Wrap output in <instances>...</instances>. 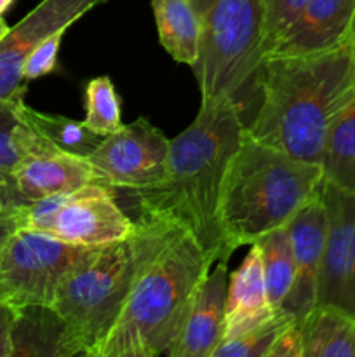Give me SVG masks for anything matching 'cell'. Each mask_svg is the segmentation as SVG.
I'll return each instance as SVG.
<instances>
[{"label": "cell", "instance_id": "obj_25", "mask_svg": "<svg viewBox=\"0 0 355 357\" xmlns=\"http://www.w3.org/2000/svg\"><path fill=\"white\" fill-rule=\"evenodd\" d=\"M84 124L100 136L110 135L122 126L120 101L108 75L96 77L87 84Z\"/></svg>", "mask_w": 355, "mask_h": 357}, {"label": "cell", "instance_id": "obj_26", "mask_svg": "<svg viewBox=\"0 0 355 357\" xmlns=\"http://www.w3.org/2000/svg\"><path fill=\"white\" fill-rule=\"evenodd\" d=\"M308 0H263V54L268 56L281 44L285 31ZM265 59V58H263Z\"/></svg>", "mask_w": 355, "mask_h": 357}, {"label": "cell", "instance_id": "obj_15", "mask_svg": "<svg viewBox=\"0 0 355 357\" xmlns=\"http://www.w3.org/2000/svg\"><path fill=\"white\" fill-rule=\"evenodd\" d=\"M13 174L17 190L28 202L96 183V176L87 157L59 150L31 153L21 160Z\"/></svg>", "mask_w": 355, "mask_h": 357}, {"label": "cell", "instance_id": "obj_13", "mask_svg": "<svg viewBox=\"0 0 355 357\" xmlns=\"http://www.w3.org/2000/svg\"><path fill=\"white\" fill-rule=\"evenodd\" d=\"M326 206L322 192L296 213L287 232L292 244L294 281L281 309L301 323L317 307V278L326 239Z\"/></svg>", "mask_w": 355, "mask_h": 357}, {"label": "cell", "instance_id": "obj_21", "mask_svg": "<svg viewBox=\"0 0 355 357\" xmlns=\"http://www.w3.org/2000/svg\"><path fill=\"white\" fill-rule=\"evenodd\" d=\"M320 166L326 183L355 194V101L331 128Z\"/></svg>", "mask_w": 355, "mask_h": 357}, {"label": "cell", "instance_id": "obj_1", "mask_svg": "<svg viewBox=\"0 0 355 357\" xmlns=\"http://www.w3.org/2000/svg\"><path fill=\"white\" fill-rule=\"evenodd\" d=\"M134 257L124 309L93 357L164 356L195 289L214 264L191 234L139 215L129 236Z\"/></svg>", "mask_w": 355, "mask_h": 357}, {"label": "cell", "instance_id": "obj_3", "mask_svg": "<svg viewBox=\"0 0 355 357\" xmlns=\"http://www.w3.org/2000/svg\"><path fill=\"white\" fill-rule=\"evenodd\" d=\"M355 101V56L347 45L263 59L251 138L305 162L320 164L331 128Z\"/></svg>", "mask_w": 355, "mask_h": 357}, {"label": "cell", "instance_id": "obj_18", "mask_svg": "<svg viewBox=\"0 0 355 357\" xmlns=\"http://www.w3.org/2000/svg\"><path fill=\"white\" fill-rule=\"evenodd\" d=\"M299 328L303 357H355V317L350 314L317 305Z\"/></svg>", "mask_w": 355, "mask_h": 357}, {"label": "cell", "instance_id": "obj_8", "mask_svg": "<svg viewBox=\"0 0 355 357\" xmlns=\"http://www.w3.org/2000/svg\"><path fill=\"white\" fill-rule=\"evenodd\" d=\"M19 227L75 246L100 248L127 239L134 222L118 208L113 188L89 183L31 202Z\"/></svg>", "mask_w": 355, "mask_h": 357}, {"label": "cell", "instance_id": "obj_11", "mask_svg": "<svg viewBox=\"0 0 355 357\" xmlns=\"http://www.w3.org/2000/svg\"><path fill=\"white\" fill-rule=\"evenodd\" d=\"M106 0H42L0 40V101L24 98L23 68L35 47L58 30H68Z\"/></svg>", "mask_w": 355, "mask_h": 357}, {"label": "cell", "instance_id": "obj_20", "mask_svg": "<svg viewBox=\"0 0 355 357\" xmlns=\"http://www.w3.org/2000/svg\"><path fill=\"white\" fill-rule=\"evenodd\" d=\"M17 112L21 119L44 139L45 143L59 152L73 153V155L89 157L100 145L103 136L90 131L84 121H73V119L63 117L56 114H44V112L33 110L21 100L17 103Z\"/></svg>", "mask_w": 355, "mask_h": 357}, {"label": "cell", "instance_id": "obj_32", "mask_svg": "<svg viewBox=\"0 0 355 357\" xmlns=\"http://www.w3.org/2000/svg\"><path fill=\"white\" fill-rule=\"evenodd\" d=\"M345 45H347V47L352 51V54L355 56V13H354V17H352V23H350V28H348L347 37H345Z\"/></svg>", "mask_w": 355, "mask_h": 357}, {"label": "cell", "instance_id": "obj_22", "mask_svg": "<svg viewBox=\"0 0 355 357\" xmlns=\"http://www.w3.org/2000/svg\"><path fill=\"white\" fill-rule=\"evenodd\" d=\"M263 264L265 282L271 307L278 310L294 281V260L287 227L265 234L256 241Z\"/></svg>", "mask_w": 355, "mask_h": 357}, {"label": "cell", "instance_id": "obj_9", "mask_svg": "<svg viewBox=\"0 0 355 357\" xmlns=\"http://www.w3.org/2000/svg\"><path fill=\"white\" fill-rule=\"evenodd\" d=\"M169 143L171 139L148 119L139 117L103 136L87 159L96 183L132 194L162 178Z\"/></svg>", "mask_w": 355, "mask_h": 357}, {"label": "cell", "instance_id": "obj_6", "mask_svg": "<svg viewBox=\"0 0 355 357\" xmlns=\"http://www.w3.org/2000/svg\"><path fill=\"white\" fill-rule=\"evenodd\" d=\"M132 272L134 257L127 237L96 248L61 281L52 307L66 323L82 356L93 357L115 326L131 288Z\"/></svg>", "mask_w": 355, "mask_h": 357}, {"label": "cell", "instance_id": "obj_12", "mask_svg": "<svg viewBox=\"0 0 355 357\" xmlns=\"http://www.w3.org/2000/svg\"><path fill=\"white\" fill-rule=\"evenodd\" d=\"M228 260L219 258L191 296L181 326L164 356L212 357L225 337Z\"/></svg>", "mask_w": 355, "mask_h": 357}, {"label": "cell", "instance_id": "obj_10", "mask_svg": "<svg viewBox=\"0 0 355 357\" xmlns=\"http://www.w3.org/2000/svg\"><path fill=\"white\" fill-rule=\"evenodd\" d=\"M326 239L317 278V305L355 317V194L322 183Z\"/></svg>", "mask_w": 355, "mask_h": 357}, {"label": "cell", "instance_id": "obj_29", "mask_svg": "<svg viewBox=\"0 0 355 357\" xmlns=\"http://www.w3.org/2000/svg\"><path fill=\"white\" fill-rule=\"evenodd\" d=\"M268 357H303V337L298 321L281 331L268 352Z\"/></svg>", "mask_w": 355, "mask_h": 357}, {"label": "cell", "instance_id": "obj_23", "mask_svg": "<svg viewBox=\"0 0 355 357\" xmlns=\"http://www.w3.org/2000/svg\"><path fill=\"white\" fill-rule=\"evenodd\" d=\"M21 100L24 98L0 101V171L9 173H13L21 160L31 153L56 150L21 119L17 112V103Z\"/></svg>", "mask_w": 355, "mask_h": 357}, {"label": "cell", "instance_id": "obj_34", "mask_svg": "<svg viewBox=\"0 0 355 357\" xmlns=\"http://www.w3.org/2000/svg\"><path fill=\"white\" fill-rule=\"evenodd\" d=\"M7 31H9V26H7V23H6V21H3L2 17H0V40H2V38H3V35H6Z\"/></svg>", "mask_w": 355, "mask_h": 357}, {"label": "cell", "instance_id": "obj_4", "mask_svg": "<svg viewBox=\"0 0 355 357\" xmlns=\"http://www.w3.org/2000/svg\"><path fill=\"white\" fill-rule=\"evenodd\" d=\"M322 166L294 159L244 132L223 185L219 223L226 257L284 229L322 192Z\"/></svg>", "mask_w": 355, "mask_h": 357}, {"label": "cell", "instance_id": "obj_16", "mask_svg": "<svg viewBox=\"0 0 355 357\" xmlns=\"http://www.w3.org/2000/svg\"><path fill=\"white\" fill-rule=\"evenodd\" d=\"M275 314L277 310L268 300L260 248L253 243L242 264L228 274L223 340L267 323Z\"/></svg>", "mask_w": 355, "mask_h": 357}, {"label": "cell", "instance_id": "obj_33", "mask_svg": "<svg viewBox=\"0 0 355 357\" xmlns=\"http://www.w3.org/2000/svg\"><path fill=\"white\" fill-rule=\"evenodd\" d=\"M13 3H14V0H0V17H2V14L6 13V10L13 6Z\"/></svg>", "mask_w": 355, "mask_h": 357}, {"label": "cell", "instance_id": "obj_27", "mask_svg": "<svg viewBox=\"0 0 355 357\" xmlns=\"http://www.w3.org/2000/svg\"><path fill=\"white\" fill-rule=\"evenodd\" d=\"M66 33V30H58L45 37L37 47L31 51L28 56L26 63L23 68V80L30 82V80L40 79V77L49 75L54 72L56 65H58V54L59 47H61V38Z\"/></svg>", "mask_w": 355, "mask_h": 357}, {"label": "cell", "instance_id": "obj_24", "mask_svg": "<svg viewBox=\"0 0 355 357\" xmlns=\"http://www.w3.org/2000/svg\"><path fill=\"white\" fill-rule=\"evenodd\" d=\"M294 321L291 314L278 309L277 314L267 323L223 340L212 357H268L275 338Z\"/></svg>", "mask_w": 355, "mask_h": 357}, {"label": "cell", "instance_id": "obj_28", "mask_svg": "<svg viewBox=\"0 0 355 357\" xmlns=\"http://www.w3.org/2000/svg\"><path fill=\"white\" fill-rule=\"evenodd\" d=\"M30 204L31 202H28L17 190L14 174L9 171H0V216L21 215Z\"/></svg>", "mask_w": 355, "mask_h": 357}, {"label": "cell", "instance_id": "obj_17", "mask_svg": "<svg viewBox=\"0 0 355 357\" xmlns=\"http://www.w3.org/2000/svg\"><path fill=\"white\" fill-rule=\"evenodd\" d=\"M10 338V357L82 356L79 344L52 305L17 307Z\"/></svg>", "mask_w": 355, "mask_h": 357}, {"label": "cell", "instance_id": "obj_7", "mask_svg": "<svg viewBox=\"0 0 355 357\" xmlns=\"http://www.w3.org/2000/svg\"><path fill=\"white\" fill-rule=\"evenodd\" d=\"M94 251L19 227L0 250V302L14 309L52 305L63 279Z\"/></svg>", "mask_w": 355, "mask_h": 357}, {"label": "cell", "instance_id": "obj_30", "mask_svg": "<svg viewBox=\"0 0 355 357\" xmlns=\"http://www.w3.org/2000/svg\"><path fill=\"white\" fill-rule=\"evenodd\" d=\"M16 309L0 302V357H10L13 352V323Z\"/></svg>", "mask_w": 355, "mask_h": 357}, {"label": "cell", "instance_id": "obj_31", "mask_svg": "<svg viewBox=\"0 0 355 357\" xmlns=\"http://www.w3.org/2000/svg\"><path fill=\"white\" fill-rule=\"evenodd\" d=\"M21 215H23V213H21ZM21 215L0 216V250H2L3 243L7 241V237H9L14 230L19 229Z\"/></svg>", "mask_w": 355, "mask_h": 357}, {"label": "cell", "instance_id": "obj_2", "mask_svg": "<svg viewBox=\"0 0 355 357\" xmlns=\"http://www.w3.org/2000/svg\"><path fill=\"white\" fill-rule=\"evenodd\" d=\"M244 132L246 119L235 101L200 103L195 121L171 139L162 178L131 194L139 215L184 229L212 264L230 258L223 246L219 204L230 162Z\"/></svg>", "mask_w": 355, "mask_h": 357}, {"label": "cell", "instance_id": "obj_5", "mask_svg": "<svg viewBox=\"0 0 355 357\" xmlns=\"http://www.w3.org/2000/svg\"><path fill=\"white\" fill-rule=\"evenodd\" d=\"M198 17V58L191 66L200 103L258 101L263 65V0H190Z\"/></svg>", "mask_w": 355, "mask_h": 357}, {"label": "cell", "instance_id": "obj_19", "mask_svg": "<svg viewBox=\"0 0 355 357\" xmlns=\"http://www.w3.org/2000/svg\"><path fill=\"white\" fill-rule=\"evenodd\" d=\"M159 42L171 58L191 66L198 58V17L190 0H150Z\"/></svg>", "mask_w": 355, "mask_h": 357}, {"label": "cell", "instance_id": "obj_14", "mask_svg": "<svg viewBox=\"0 0 355 357\" xmlns=\"http://www.w3.org/2000/svg\"><path fill=\"white\" fill-rule=\"evenodd\" d=\"M354 13L355 0H308L270 54H310L340 47Z\"/></svg>", "mask_w": 355, "mask_h": 357}]
</instances>
